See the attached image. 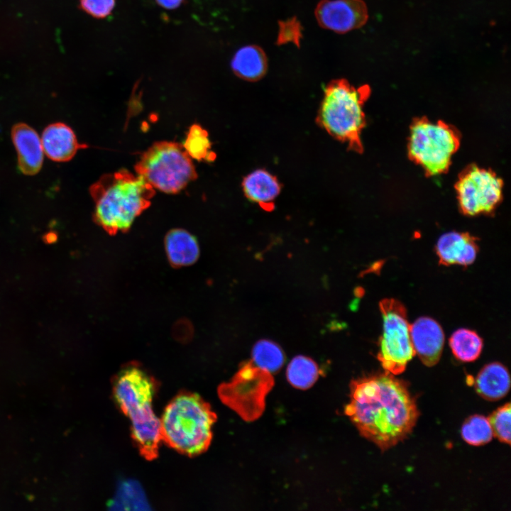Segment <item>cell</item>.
Wrapping results in <instances>:
<instances>
[{
  "mask_svg": "<svg viewBox=\"0 0 511 511\" xmlns=\"http://www.w3.org/2000/svg\"><path fill=\"white\" fill-rule=\"evenodd\" d=\"M510 378L507 369L500 363L485 366L478 374L475 388L483 398L495 401L505 397L509 392Z\"/></svg>",
  "mask_w": 511,
  "mask_h": 511,
  "instance_id": "ac0fdd59",
  "label": "cell"
},
{
  "mask_svg": "<svg viewBox=\"0 0 511 511\" xmlns=\"http://www.w3.org/2000/svg\"><path fill=\"white\" fill-rule=\"evenodd\" d=\"M459 145L457 132L443 121L419 119L410 127L409 157L428 175L446 172Z\"/></svg>",
  "mask_w": 511,
  "mask_h": 511,
  "instance_id": "52a82bcc",
  "label": "cell"
},
{
  "mask_svg": "<svg viewBox=\"0 0 511 511\" xmlns=\"http://www.w3.org/2000/svg\"><path fill=\"white\" fill-rule=\"evenodd\" d=\"M449 345L457 359L463 362H471L479 357L483 348V341L475 331L459 329L451 336Z\"/></svg>",
  "mask_w": 511,
  "mask_h": 511,
  "instance_id": "ffe728a7",
  "label": "cell"
},
{
  "mask_svg": "<svg viewBox=\"0 0 511 511\" xmlns=\"http://www.w3.org/2000/svg\"><path fill=\"white\" fill-rule=\"evenodd\" d=\"M233 73L239 78L256 82L262 79L268 70V57L257 45H248L238 49L231 62Z\"/></svg>",
  "mask_w": 511,
  "mask_h": 511,
  "instance_id": "e0dca14e",
  "label": "cell"
},
{
  "mask_svg": "<svg viewBox=\"0 0 511 511\" xmlns=\"http://www.w3.org/2000/svg\"><path fill=\"white\" fill-rule=\"evenodd\" d=\"M273 385L270 373L251 361L243 364L231 382L220 386L219 394L221 400L243 419L253 420L262 413L265 396Z\"/></svg>",
  "mask_w": 511,
  "mask_h": 511,
  "instance_id": "9c48e42d",
  "label": "cell"
},
{
  "mask_svg": "<svg viewBox=\"0 0 511 511\" xmlns=\"http://www.w3.org/2000/svg\"><path fill=\"white\" fill-rule=\"evenodd\" d=\"M242 188L245 196L263 209H273L274 201L280 192L278 179L263 169L256 170L243 180Z\"/></svg>",
  "mask_w": 511,
  "mask_h": 511,
  "instance_id": "2e32d148",
  "label": "cell"
},
{
  "mask_svg": "<svg viewBox=\"0 0 511 511\" xmlns=\"http://www.w3.org/2000/svg\"><path fill=\"white\" fill-rule=\"evenodd\" d=\"M251 361L258 367L271 373L280 369L285 358L278 344L268 340H260L253 348Z\"/></svg>",
  "mask_w": 511,
  "mask_h": 511,
  "instance_id": "603a6c76",
  "label": "cell"
},
{
  "mask_svg": "<svg viewBox=\"0 0 511 511\" xmlns=\"http://www.w3.org/2000/svg\"><path fill=\"white\" fill-rule=\"evenodd\" d=\"M94 221L108 233L126 231L150 205L155 189L126 170L102 175L89 187Z\"/></svg>",
  "mask_w": 511,
  "mask_h": 511,
  "instance_id": "7a4b0ae2",
  "label": "cell"
},
{
  "mask_svg": "<svg viewBox=\"0 0 511 511\" xmlns=\"http://www.w3.org/2000/svg\"><path fill=\"white\" fill-rule=\"evenodd\" d=\"M165 250L170 263L175 266H185L195 262L199 254L195 238L185 230H171L165 236Z\"/></svg>",
  "mask_w": 511,
  "mask_h": 511,
  "instance_id": "d6986e66",
  "label": "cell"
},
{
  "mask_svg": "<svg viewBox=\"0 0 511 511\" xmlns=\"http://www.w3.org/2000/svg\"><path fill=\"white\" fill-rule=\"evenodd\" d=\"M163 8L166 9H175L180 6L184 0H155Z\"/></svg>",
  "mask_w": 511,
  "mask_h": 511,
  "instance_id": "f1b7e54d",
  "label": "cell"
},
{
  "mask_svg": "<svg viewBox=\"0 0 511 511\" xmlns=\"http://www.w3.org/2000/svg\"><path fill=\"white\" fill-rule=\"evenodd\" d=\"M216 419L210 405L198 395L181 392L167 405L160 418L162 440L181 454H200L211 443Z\"/></svg>",
  "mask_w": 511,
  "mask_h": 511,
  "instance_id": "277c9868",
  "label": "cell"
},
{
  "mask_svg": "<svg viewBox=\"0 0 511 511\" xmlns=\"http://www.w3.org/2000/svg\"><path fill=\"white\" fill-rule=\"evenodd\" d=\"M314 16L322 28L344 34L364 26L368 12L363 0H322Z\"/></svg>",
  "mask_w": 511,
  "mask_h": 511,
  "instance_id": "8fae6325",
  "label": "cell"
},
{
  "mask_svg": "<svg viewBox=\"0 0 511 511\" xmlns=\"http://www.w3.org/2000/svg\"><path fill=\"white\" fill-rule=\"evenodd\" d=\"M461 436L468 444L473 446L484 445L490 442L493 432L488 418L475 414L469 417L461 427Z\"/></svg>",
  "mask_w": 511,
  "mask_h": 511,
  "instance_id": "d4e9b609",
  "label": "cell"
},
{
  "mask_svg": "<svg viewBox=\"0 0 511 511\" xmlns=\"http://www.w3.org/2000/svg\"><path fill=\"white\" fill-rule=\"evenodd\" d=\"M44 153L55 162H67L87 146L79 143L74 131L66 123L55 122L45 128L41 136Z\"/></svg>",
  "mask_w": 511,
  "mask_h": 511,
  "instance_id": "5bb4252c",
  "label": "cell"
},
{
  "mask_svg": "<svg viewBox=\"0 0 511 511\" xmlns=\"http://www.w3.org/2000/svg\"><path fill=\"white\" fill-rule=\"evenodd\" d=\"M156 389L154 379L136 365L122 369L113 385L116 402L128 417L132 437L148 460L157 457L162 441L160 418L153 406Z\"/></svg>",
  "mask_w": 511,
  "mask_h": 511,
  "instance_id": "3957f363",
  "label": "cell"
},
{
  "mask_svg": "<svg viewBox=\"0 0 511 511\" xmlns=\"http://www.w3.org/2000/svg\"><path fill=\"white\" fill-rule=\"evenodd\" d=\"M410 335L415 354L427 366L436 364L441 356L444 334L434 319L422 317L410 325Z\"/></svg>",
  "mask_w": 511,
  "mask_h": 511,
  "instance_id": "7c38bea8",
  "label": "cell"
},
{
  "mask_svg": "<svg viewBox=\"0 0 511 511\" xmlns=\"http://www.w3.org/2000/svg\"><path fill=\"white\" fill-rule=\"evenodd\" d=\"M302 38V27L296 18H292L279 23V29L277 43L282 45L287 43H293L300 45Z\"/></svg>",
  "mask_w": 511,
  "mask_h": 511,
  "instance_id": "4316f807",
  "label": "cell"
},
{
  "mask_svg": "<svg viewBox=\"0 0 511 511\" xmlns=\"http://www.w3.org/2000/svg\"><path fill=\"white\" fill-rule=\"evenodd\" d=\"M82 9L96 18H105L112 11L115 0H81Z\"/></svg>",
  "mask_w": 511,
  "mask_h": 511,
  "instance_id": "83f0119b",
  "label": "cell"
},
{
  "mask_svg": "<svg viewBox=\"0 0 511 511\" xmlns=\"http://www.w3.org/2000/svg\"><path fill=\"white\" fill-rule=\"evenodd\" d=\"M135 170L154 189L168 194L179 192L197 177L182 145L172 141L153 143L143 153Z\"/></svg>",
  "mask_w": 511,
  "mask_h": 511,
  "instance_id": "8992f818",
  "label": "cell"
},
{
  "mask_svg": "<svg viewBox=\"0 0 511 511\" xmlns=\"http://www.w3.org/2000/svg\"><path fill=\"white\" fill-rule=\"evenodd\" d=\"M502 180L493 171L471 166L456 184L461 211L468 216L493 211L502 199Z\"/></svg>",
  "mask_w": 511,
  "mask_h": 511,
  "instance_id": "30bf717a",
  "label": "cell"
},
{
  "mask_svg": "<svg viewBox=\"0 0 511 511\" xmlns=\"http://www.w3.org/2000/svg\"><path fill=\"white\" fill-rule=\"evenodd\" d=\"M369 94L367 85L355 87L344 79L331 81L324 88L318 123L336 139L361 152V134L366 124L363 105Z\"/></svg>",
  "mask_w": 511,
  "mask_h": 511,
  "instance_id": "5b68a950",
  "label": "cell"
},
{
  "mask_svg": "<svg viewBox=\"0 0 511 511\" xmlns=\"http://www.w3.org/2000/svg\"><path fill=\"white\" fill-rule=\"evenodd\" d=\"M319 368L317 363L308 357H295L287 368V378L290 383L300 389L310 388L317 380Z\"/></svg>",
  "mask_w": 511,
  "mask_h": 511,
  "instance_id": "44dd1931",
  "label": "cell"
},
{
  "mask_svg": "<svg viewBox=\"0 0 511 511\" xmlns=\"http://www.w3.org/2000/svg\"><path fill=\"white\" fill-rule=\"evenodd\" d=\"M46 241L48 243H52L56 240L57 236L54 233H49L46 235Z\"/></svg>",
  "mask_w": 511,
  "mask_h": 511,
  "instance_id": "f546056e",
  "label": "cell"
},
{
  "mask_svg": "<svg viewBox=\"0 0 511 511\" xmlns=\"http://www.w3.org/2000/svg\"><path fill=\"white\" fill-rule=\"evenodd\" d=\"M182 145L191 159L210 162L216 158L207 131L198 124L189 127Z\"/></svg>",
  "mask_w": 511,
  "mask_h": 511,
  "instance_id": "7402d4cb",
  "label": "cell"
},
{
  "mask_svg": "<svg viewBox=\"0 0 511 511\" xmlns=\"http://www.w3.org/2000/svg\"><path fill=\"white\" fill-rule=\"evenodd\" d=\"M11 133L17 153L18 170L26 175L37 174L43 166L44 155L41 139L38 133L24 123L13 125Z\"/></svg>",
  "mask_w": 511,
  "mask_h": 511,
  "instance_id": "4fadbf2b",
  "label": "cell"
},
{
  "mask_svg": "<svg viewBox=\"0 0 511 511\" xmlns=\"http://www.w3.org/2000/svg\"><path fill=\"white\" fill-rule=\"evenodd\" d=\"M510 403L502 405L494 411L489 417L493 436L502 443L510 444Z\"/></svg>",
  "mask_w": 511,
  "mask_h": 511,
  "instance_id": "484cf974",
  "label": "cell"
},
{
  "mask_svg": "<svg viewBox=\"0 0 511 511\" xmlns=\"http://www.w3.org/2000/svg\"><path fill=\"white\" fill-rule=\"evenodd\" d=\"M350 388L345 413L363 437L384 451L411 433L419 412L403 381L385 372L352 380Z\"/></svg>",
  "mask_w": 511,
  "mask_h": 511,
  "instance_id": "6da1fadb",
  "label": "cell"
},
{
  "mask_svg": "<svg viewBox=\"0 0 511 511\" xmlns=\"http://www.w3.org/2000/svg\"><path fill=\"white\" fill-rule=\"evenodd\" d=\"M383 333L380 338L378 359L385 372L392 375L403 373L415 355L410 335V325L404 305L393 298L380 302Z\"/></svg>",
  "mask_w": 511,
  "mask_h": 511,
  "instance_id": "ba28073f",
  "label": "cell"
},
{
  "mask_svg": "<svg viewBox=\"0 0 511 511\" xmlns=\"http://www.w3.org/2000/svg\"><path fill=\"white\" fill-rule=\"evenodd\" d=\"M476 241V238L468 233L451 231L443 234L436 246L439 263L443 265H471L478 250Z\"/></svg>",
  "mask_w": 511,
  "mask_h": 511,
  "instance_id": "9a60e30c",
  "label": "cell"
},
{
  "mask_svg": "<svg viewBox=\"0 0 511 511\" xmlns=\"http://www.w3.org/2000/svg\"><path fill=\"white\" fill-rule=\"evenodd\" d=\"M122 510H147L148 504L141 487L135 481L123 482L110 505Z\"/></svg>",
  "mask_w": 511,
  "mask_h": 511,
  "instance_id": "cb8c5ba5",
  "label": "cell"
}]
</instances>
